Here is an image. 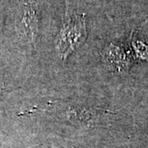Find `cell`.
<instances>
[{
  "instance_id": "obj_1",
  "label": "cell",
  "mask_w": 148,
  "mask_h": 148,
  "mask_svg": "<svg viewBox=\"0 0 148 148\" xmlns=\"http://www.w3.org/2000/svg\"><path fill=\"white\" fill-rule=\"evenodd\" d=\"M86 36V28L83 16L67 15L56 38L55 45L58 54L62 58H65L84 42Z\"/></svg>"
},
{
  "instance_id": "obj_2",
  "label": "cell",
  "mask_w": 148,
  "mask_h": 148,
  "mask_svg": "<svg viewBox=\"0 0 148 148\" xmlns=\"http://www.w3.org/2000/svg\"><path fill=\"white\" fill-rule=\"evenodd\" d=\"M21 32L33 40L36 32L37 21L35 12L31 8H27L23 12L21 16Z\"/></svg>"
}]
</instances>
